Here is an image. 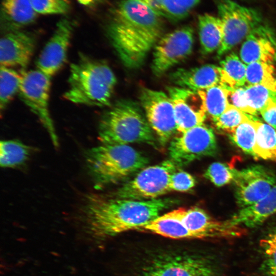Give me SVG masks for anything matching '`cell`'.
<instances>
[{
    "label": "cell",
    "instance_id": "1",
    "mask_svg": "<svg viewBox=\"0 0 276 276\" xmlns=\"http://www.w3.org/2000/svg\"><path fill=\"white\" fill-rule=\"evenodd\" d=\"M164 18L137 0H122L107 29L110 42L123 64L140 67L163 36Z\"/></svg>",
    "mask_w": 276,
    "mask_h": 276
},
{
    "label": "cell",
    "instance_id": "2",
    "mask_svg": "<svg viewBox=\"0 0 276 276\" xmlns=\"http://www.w3.org/2000/svg\"><path fill=\"white\" fill-rule=\"evenodd\" d=\"M177 203L171 198L139 200L89 197L84 210L86 226L95 238L113 236L142 228L163 210Z\"/></svg>",
    "mask_w": 276,
    "mask_h": 276
},
{
    "label": "cell",
    "instance_id": "3",
    "mask_svg": "<svg viewBox=\"0 0 276 276\" xmlns=\"http://www.w3.org/2000/svg\"><path fill=\"white\" fill-rule=\"evenodd\" d=\"M117 79L105 62L81 55L70 67L63 97L73 103L97 106L110 104Z\"/></svg>",
    "mask_w": 276,
    "mask_h": 276
},
{
    "label": "cell",
    "instance_id": "4",
    "mask_svg": "<svg viewBox=\"0 0 276 276\" xmlns=\"http://www.w3.org/2000/svg\"><path fill=\"white\" fill-rule=\"evenodd\" d=\"M144 112L135 102L118 101L100 119L99 140L103 144L144 143L154 145L153 130Z\"/></svg>",
    "mask_w": 276,
    "mask_h": 276
},
{
    "label": "cell",
    "instance_id": "5",
    "mask_svg": "<svg viewBox=\"0 0 276 276\" xmlns=\"http://www.w3.org/2000/svg\"><path fill=\"white\" fill-rule=\"evenodd\" d=\"M85 159L97 189L122 181L149 163L148 158L128 145L93 147L86 152Z\"/></svg>",
    "mask_w": 276,
    "mask_h": 276
},
{
    "label": "cell",
    "instance_id": "6",
    "mask_svg": "<svg viewBox=\"0 0 276 276\" xmlns=\"http://www.w3.org/2000/svg\"><path fill=\"white\" fill-rule=\"evenodd\" d=\"M217 9L223 30L222 41L217 50L218 56L221 57L244 40L262 24V17L257 9L234 0H221Z\"/></svg>",
    "mask_w": 276,
    "mask_h": 276
},
{
    "label": "cell",
    "instance_id": "7",
    "mask_svg": "<svg viewBox=\"0 0 276 276\" xmlns=\"http://www.w3.org/2000/svg\"><path fill=\"white\" fill-rule=\"evenodd\" d=\"M177 167L171 159L145 167L118 190L116 198L139 200L158 198L170 191V177Z\"/></svg>",
    "mask_w": 276,
    "mask_h": 276
},
{
    "label": "cell",
    "instance_id": "8",
    "mask_svg": "<svg viewBox=\"0 0 276 276\" xmlns=\"http://www.w3.org/2000/svg\"><path fill=\"white\" fill-rule=\"evenodd\" d=\"M51 77L36 69L22 73L19 90L21 100L38 117L49 133L53 145L58 139L49 109Z\"/></svg>",
    "mask_w": 276,
    "mask_h": 276
},
{
    "label": "cell",
    "instance_id": "9",
    "mask_svg": "<svg viewBox=\"0 0 276 276\" xmlns=\"http://www.w3.org/2000/svg\"><path fill=\"white\" fill-rule=\"evenodd\" d=\"M217 151L214 133L204 124L181 133L171 141L168 148L170 159L177 167L187 166L203 157L214 156Z\"/></svg>",
    "mask_w": 276,
    "mask_h": 276
},
{
    "label": "cell",
    "instance_id": "10",
    "mask_svg": "<svg viewBox=\"0 0 276 276\" xmlns=\"http://www.w3.org/2000/svg\"><path fill=\"white\" fill-rule=\"evenodd\" d=\"M169 212L181 222L190 238H231L245 233L244 227L233 225L228 220H217L199 207L180 208Z\"/></svg>",
    "mask_w": 276,
    "mask_h": 276
},
{
    "label": "cell",
    "instance_id": "11",
    "mask_svg": "<svg viewBox=\"0 0 276 276\" xmlns=\"http://www.w3.org/2000/svg\"><path fill=\"white\" fill-rule=\"evenodd\" d=\"M140 99L147 120L162 145L166 144L177 130L174 106L165 93L143 88Z\"/></svg>",
    "mask_w": 276,
    "mask_h": 276
},
{
    "label": "cell",
    "instance_id": "12",
    "mask_svg": "<svg viewBox=\"0 0 276 276\" xmlns=\"http://www.w3.org/2000/svg\"><path fill=\"white\" fill-rule=\"evenodd\" d=\"M194 31L183 26L163 35L154 46L152 71L159 76L187 58L192 53Z\"/></svg>",
    "mask_w": 276,
    "mask_h": 276
},
{
    "label": "cell",
    "instance_id": "13",
    "mask_svg": "<svg viewBox=\"0 0 276 276\" xmlns=\"http://www.w3.org/2000/svg\"><path fill=\"white\" fill-rule=\"evenodd\" d=\"M233 182L237 203L243 208L265 197L275 186L276 175L265 166L254 165L239 170Z\"/></svg>",
    "mask_w": 276,
    "mask_h": 276
},
{
    "label": "cell",
    "instance_id": "14",
    "mask_svg": "<svg viewBox=\"0 0 276 276\" xmlns=\"http://www.w3.org/2000/svg\"><path fill=\"white\" fill-rule=\"evenodd\" d=\"M74 27V22L67 18L57 22L53 35L38 56L37 70L51 78L62 67L67 59Z\"/></svg>",
    "mask_w": 276,
    "mask_h": 276
},
{
    "label": "cell",
    "instance_id": "15",
    "mask_svg": "<svg viewBox=\"0 0 276 276\" xmlns=\"http://www.w3.org/2000/svg\"><path fill=\"white\" fill-rule=\"evenodd\" d=\"M143 276H218L208 261L189 255H167L155 259Z\"/></svg>",
    "mask_w": 276,
    "mask_h": 276
},
{
    "label": "cell",
    "instance_id": "16",
    "mask_svg": "<svg viewBox=\"0 0 276 276\" xmlns=\"http://www.w3.org/2000/svg\"><path fill=\"white\" fill-rule=\"evenodd\" d=\"M168 91L174 106L178 132L182 133L203 124L207 115L198 92L174 86L168 87Z\"/></svg>",
    "mask_w": 276,
    "mask_h": 276
},
{
    "label": "cell",
    "instance_id": "17",
    "mask_svg": "<svg viewBox=\"0 0 276 276\" xmlns=\"http://www.w3.org/2000/svg\"><path fill=\"white\" fill-rule=\"evenodd\" d=\"M35 45V37L28 32L19 30L4 33L0 41L1 66L26 67Z\"/></svg>",
    "mask_w": 276,
    "mask_h": 276
},
{
    "label": "cell",
    "instance_id": "18",
    "mask_svg": "<svg viewBox=\"0 0 276 276\" xmlns=\"http://www.w3.org/2000/svg\"><path fill=\"white\" fill-rule=\"evenodd\" d=\"M240 57L245 64L255 62H275L276 36L272 29L263 23L256 27L244 39Z\"/></svg>",
    "mask_w": 276,
    "mask_h": 276
},
{
    "label": "cell",
    "instance_id": "19",
    "mask_svg": "<svg viewBox=\"0 0 276 276\" xmlns=\"http://www.w3.org/2000/svg\"><path fill=\"white\" fill-rule=\"evenodd\" d=\"M170 78L178 87L197 92L221 83V69L220 66L210 64L181 68L172 73Z\"/></svg>",
    "mask_w": 276,
    "mask_h": 276
},
{
    "label": "cell",
    "instance_id": "20",
    "mask_svg": "<svg viewBox=\"0 0 276 276\" xmlns=\"http://www.w3.org/2000/svg\"><path fill=\"white\" fill-rule=\"evenodd\" d=\"M38 14L31 0H2L1 27L4 33L21 30L32 24Z\"/></svg>",
    "mask_w": 276,
    "mask_h": 276
},
{
    "label": "cell",
    "instance_id": "21",
    "mask_svg": "<svg viewBox=\"0 0 276 276\" xmlns=\"http://www.w3.org/2000/svg\"><path fill=\"white\" fill-rule=\"evenodd\" d=\"M276 213V185L262 199L255 203L241 208L228 220L232 224L254 228L263 223Z\"/></svg>",
    "mask_w": 276,
    "mask_h": 276
},
{
    "label": "cell",
    "instance_id": "22",
    "mask_svg": "<svg viewBox=\"0 0 276 276\" xmlns=\"http://www.w3.org/2000/svg\"><path fill=\"white\" fill-rule=\"evenodd\" d=\"M198 25L202 54L207 55L218 50L223 39L222 22L219 16L208 13L200 14Z\"/></svg>",
    "mask_w": 276,
    "mask_h": 276
},
{
    "label": "cell",
    "instance_id": "23",
    "mask_svg": "<svg viewBox=\"0 0 276 276\" xmlns=\"http://www.w3.org/2000/svg\"><path fill=\"white\" fill-rule=\"evenodd\" d=\"M163 18L178 21L187 17L201 0H137Z\"/></svg>",
    "mask_w": 276,
    "mask_h": 276
},
{
    "label": "cell",
    "instance_id": "24",
    "mask_svg": "<svg viewBox=\"0 0 276 276\" xmlns=\"http://www.w3.org/2000/svg\"><path fill=\"white\" fill-rule=\"evenodd\" d=\"M229 88L220 83L197 91L200 96L206 115L213 121L216 120L228 108Z\"/></svg>",
    "mask_w": 276,
    "mask_h": 276
},
{
    "label": "cell",
    "instance_id": "25",
    "mask_svg": "<svg viewBox=\"0 0 276 276\" xmlns=\"http://www.w3.org/2000/svg\"><path fill=\"white\" fill-rule=\"evenodd\" d=\"M256 129L255 158L276 162V130L268 124L254 120Z\"/></svg>",
    "mask_w": 276,
    "mask_h": 276
},
{
    "label": "cell",
    "instance_id": "26",
    "mask_svg": "<svg viewBox=\"0 0 276 276\" xmlns=\"http://www.w3.org/2000/svg\"><path fill=\"white\" fill-rule=\"evenodd\" d=\"M221 84L230 89L246 84V65L234 53H231L220 62Z\"/></svg>",
    "mask_w": 276,
    "mask_h": 276
},
{
    "label": "cell",
    "instance_id": "27",
    "mask_svg": "<svg viewBox=\"0 0 276 276\" xmlns=\"http://www.w3.org/2000/svg\"><path fill=\"white\" fill-rule=\"evenodd\" d=\"M0 147V164L3 168H14L24 164L31 152L29 146L17 141H1Z\"/></svg>",
    "mask_w": 276,
    "mask_h": 276
},
{
    "label": "cell",
    "instance_id": "28",
    "mask_svg": "<svg viewBox=\"0 0 276 276\" xmlns=\"http://www.w3.org/2000/svg\"><path fill=\"white\" fill-rule=\"evenodd\" d=\"M246 84L263 85L276 92V77L272 63L255 62L247 64Z\"/></svg>",
    "mask_w": 276,
    "mask_h": 276
},
{
    "label": "cell",
    "instance_id": "29",
    "mask_svg": "<svg viewBox=\"0 0 276 276\" xmlns=\"http://www.w3.org/2000/svg\"><path fill=\"white\" fill-rule=\"evenodd\" d=\"M22 79L20 74L11 67L1 66L0 108L4 109L16 94L19 92Z\"/></svg>",
    "mask_w": 276,
    "mask_h": 276
},
{
    "label": "cell",
    "instance_id": "30",
    "mask_svg": "<svg viewBox=\"0 0 276 276\" xmlns=\"http://www.w3.org/2000/svg\"><path fill=\"white\" fill-rule=\"evenodd\" d=\"M231 140L244 152L255 158L254 147L256 142V129L254 120L250 119L236 127L229 133Z\"/></svg>",
    "mask_w": 276,
    "mask_h": 276
},
{
    "label": "cell",
    "instance_id": "31",
    "mask_svg": "<svg viewBox=\"0 0 276 276\" xmlns=\"http://www.w3.org/2000/svg\"><path fill=\"white\" fill-rule=\"evenodd\" d=\"M239 170L228 165L219 162L211 164L206 169L204 177L215 186L221 187L232 182L236 178Z\"/></svg>",
    "mask_w": 276,
    "mask_h": 276
},
{
    "label": "cell",
    "instance_id": "32",
    "mask_svg": "<svg viewBox=\"0 0 276 276\" xmlns=\"http://www.w3.org/2000/svg\"><path fill=\"white\" fill-rule=\"evenodd\" d=\"M250 119L245 113L229 104L227 109L213 122L217 128L229 134L241 124Z\"/></svg>",
    "mask_w": 276,
    "mask_h": 276
},
{
    "label": "cell",
    "instance_id": "33",
    "mask_svg": "<svg viewBox=\"0 0 276 276\" xmlns=\"http://www.w3.org/2000/svg\"><path fill=\"white\" fill-rule=\"evenodd\" d=\"M245 88L249 106L258 113H260L272 99L276 97V92L263 85H246Z\"/></svg>",
    "mask_w": 276,
    "mask_h": 276
},
{
    "label": "cell",
    "instance_id": "34",
    "mask_svg": "<svg viewBox=\"0 0 276 276\" xmlns=\"http://www.w3.org/2000/svg\"><path fill=\"white\" fill-rule=\"evenodd\" d=\"M32 7L38 14H63L71 8L68 0H31Z\"/></svg>",
    "mask_w": 276,
    "mask_h": 276
},
{
    "label": "cell",
    "instance_id": "35",
    "mask_svg": "<svg viewBox=\"0 0 276 276\" xmlns=\"http://www.w3.org/2000/svg\"><path fill=\"white\" fill-rule=\"evenodd\" d=\"M196 180L190 173L177 169L171 175L170 182V191L185 192L192 189L195 186Z\"/></svg>",
    "mask_w": 276,
    "mask_h": 276
},
{
    "label": "cell",
    "instance_id": "36",
    "mask_svg": "<svg viewBox=\"0 0 276 276\" xmlns=\"http://www.w3.org/2000/svg\"><path fill=\"white\" fill-rule=\"evenodd\" d=\"M228 103L245 113L257 116L258 114L249 105L246 95L245 86L229 89Z\"/></svg>",
    "mask_w": 276,
    "mask_h": 276
},
{
    "label": "cell",
    "instance_id": "37",
    "mask_svg": "<svg viewBox=\"0 0 276 276\" xmlns=\"http://www.w3.org/2000/svg\"><path fill=\"white\" fill-rule=\"evenodd\" d=\"M260 113L264 121L276 130V97L272 99Z\"/></svg>",
    "mask_w": 276,
    "mask_h": 276
},
{
    "label": "cell",
    "instance_id": "38",
    "mask_svg": "<svg viewBox=\"0 0 276 276\" xmlns=\"http://www.w3.org/2000/svg\"><path fill=\"white\" fill-rule=\"evenodd\" d=\"M260 244L265 255L276 249V226L261 240Z\"/></svg>",
    "mask_w": 276,
    "mask_h": 276
},
{
    "label": "cell",
    "instance_id": "39",
    "mask_svg": "<svg viewBox=\"0 0 276 276\" xmlns=\"http://www.w3.org/2000/svg\"><path fill=\"white\" fill-rule=\"evenodd\" d=\"M266 256L267 272L270 276H276V249Z\"/></svg>",
    "mask_w": 276,
    "mask_h": 276
},
{
    "label": "cell",
    "instance_id": "40",
    "mask_svg": "<svg viewBox=\"0 0 276 276\" xmlns=\"http://www.w3.org/2000/svg\"><path fill=\"white\" fill-rule=\"evenodd\" d=\"M79 2L83 4V5H89L91 3H95L96 2H100L102 0H78Z\"/></svg>",
    "mask_w": 276,
    "mask_h": 276
}]
</instances>
